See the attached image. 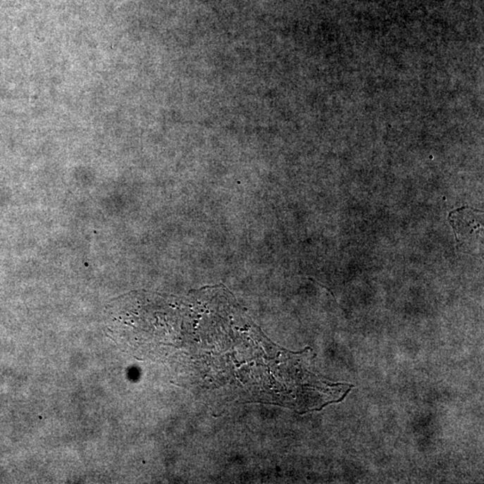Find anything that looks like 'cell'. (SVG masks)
<instances>
[{
  "label": "cell",
  "mask_w": 484,
  "mask_h": 484,
  "mask_svg": "<svg viewBox=\"0 0 484 484\" xmlns=\"http://www.w3.org/2000/svg\"><path fill=\"white\" fill-rule=\"evenodd\" d=\"M463 213L462 209L453 211L449 215V223L455 230L457 242H462L473 240L476 235L480 236V230H483L480 225V212L473 213L475 210L466 209Z\"/></svg>",
  "instance_id": "cell-1"
}]
</instances>
